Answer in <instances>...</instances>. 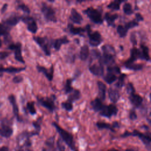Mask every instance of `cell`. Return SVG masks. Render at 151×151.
Masks as SVG:
<instances>
[{"mask_svg": "<svg viewBox=\"0 0 151 151\" xmlns=\"http://www.w3.org/2000/svg\"><path fill=\"white\" fill-rule=\"evenodd\" d=\"M84 28L88 37V41L90 45L94 47L99 46V45H100L103 41L100 32L97 31H93L91 30L90 24L86 25Z\"/></svg>", "mask_w": 151, "mask_h": 151, "instance_id": "6da1fadb", "label": "cell"}, {"mask_svg": "<svg viewBox=\"0 0 151 151\" xmlns=\"http://www.w3.org/2000/svg\"><path fill=\"white\" fill-rule=\"evenodd\" d=\"M52 124L55 128L57 132L59 133L62 140L70 147L71 149L76 151L74 142L73 140V136L67 131L65 130L64 129L61 127L56 122H52Z\"/></svg>", "mask_w": 151, "mask_h": 151, "instance_id": "7a4b0ae2", "label": "cell"}, {"mask_svg": "<svg viewBox=\"0 0 151 151\" xmlns=\"http://www.w3.org/2000/svg\"><path fill=\"white\" fill-rule=\"evenodd\" d=\"M34 41L42 49L45 55L47 56L51 55V48L52 47V39H48L47 37L34 36L32 37Z\"/></svg>", "mask_w": 151, "mask_h": 151, "instance_id": "3957f363", "label": "cell"}, {"mask_svg": "<svg viewBox=\"0 0 151 151\" xmlns=\"http://www.w3.org/2000/svg\"><path fill=\"white\" fill-rule=\"evenodd\" d=\"M83 12L93 23L100 25L103 23L104 20L102 18L101 14L97 9L90 6L84 9Z\"/></svg>", "mask_w": 151, "mask_h": 151, "instance_id": "277c9868", "label": "cell"}, {"mask_svg": "<svg viewBox=\"0 0 151 151\" xmlns=\"http://www.w3.org/2000/svg\"><path fill=\"white\" fill-rule=\"evenodd\" d=\"M41 11L47 22H52L54 23L57 22L55 10L52 6L47 5L45 2H42L41 6Z\"/></svg>", "mask_w": 151, "mask_h": 151, "instance_id": "5b68a950", "label": "cell"}, {"mask_svg": "<svg viewBox=\"0 0 151 151\" xmlns=\"http://www.w3.org/2000/svg\"><path fill=\"white\" fill-rule=\"evenodd\" d=\"M56 98L57 97L54 94H52L50 97H37V100L39 104L47 109L51 113H52L57 108L55 104Z\"/></svg>", "mask_w": 151, "mask_h": 151, "instance_id": "8992f818", "label": "cell"}, {"mask_svg": "<svg viewBox=\"0 0 151 151\" xmlns=\"http://www.w3.org/2000/svg\"><path fill=\"white\" fill-rule=\"evenodd\" d=\"M129 136H137L139 139H140V140L143 142V143L145 145H146L147 146H150V145L151 137H150V134L149 133L144 134V133H142L139 132L137 130H134L133 132H126L121 136L125 137H127Z\"/></svg>", "mask_w": 151, "mask_h": 151, "instance_id": "52a82bcc", "label": "cell"}, {"mask_svg": "<svg viewBox=\"0 0 151 151\" xmlns=\"http://www.w3.org/2000/svg\"><path fill=\"white\" fill-rule=\"evenodd\" d=\"M118 113V109L114 104L109 105L104 104L102 109L99 111L100 116L110 119L113 116H116Z\"/></svg>", "mask_w": 151, "mask_h": 151, "instance_id": "ba28073f", "label": "cell"}, {"mask_svg": "<svg viewBox=\"0 0 151 151\" xmlns=\"http://www.w3.org/2000/svg\"><path fill=\"white\" fill-rule=\"evenodd\" d=\"M21 21L27 25V29L32 34H35L38 30V25L35 20L31 17L26 15L21 17Z\"/></svg>", "mask_w": 151, "mask_h": 151, "instance_id": "9c48e42d", "label": "cell"}, {"mask_svg": "<svg viewBox=\"0 0 151 151\" xmlns=\"http://www.w3.org/2000/svg\"><path fill=\"white\" fill-rule=\"evenodd\" d=\"M99 63L103 66L113 65L115 63V55L108 53H103L99 58Z\"/></svg>", "mask_w": 151, "mask_h": 151, "instance_id": "30bf717a", "label": "cell"}, {"mask_svg": "<svg viewBox=\"0 0 151 151\" xmlns=\"http://www.w3.org/2000/svg\"><path fill=\"white\" fill-rule=\"evenodd\" d=\"M9 49L14 51L15 58L18 61L24 64L25 61L22 57V52H21V44L19 42H17L16 44H11L9 45L8 47Z\"/></svg>", "mask_w": 151, "mask_h": 151, "instance_id": "8fae6325", "label": "cell"}, {"mask_svg": "<svg viewBox=\"0 0 151 151\" xmlns=\"http://www.w3.org/2000/svg\"><path fill=\"white\" fill-rule=\"evenodd\" d=\"M140 59L142 60L141 51L139 48L136 47H133L130 49V56L129 59H127L124 64H130L133 63L136 60Z\"/></svg>", "mask_w": 151, "mask_h": 151, "instance_id": "7c38bea8", "label": "cell"}, {"mask_svg": "<svg viewBox=\"0 0 151 151\" xmlns=\"http://www.w3.org/2000/svg\"><path fill=\"white\" fill-rule=\"evenodd\" d=\"M36 68L37 69V71L39 73H42L45 77L50 81H52L53 79V76H54V66L52 65L50 68H47L46 67L44 66H41L40 65H37L36 66Z\"/></svg>", "mask_w": 151, "mask_h": 151, "instance_id": "4fadbf2b", "label": "cell"}, {"mask_svg": "<svg viewBox=\"0 0 151 151\" xmlns=\"http://www.w3.org/2000/svg\"><path fill=\"white\" fill-rule=\"evenodd\" d=\"M129 100L131 104L136 108L140 107L143 101L142 97L136 93L129 95Z\"/></svg>", "mask_w": 151, "mask_h": 151, "instance_id": "5bb4252c", "label": "cell"}, {"mask_svg": "<svg viewBox=\"0 0 151 151\" xmlns=\"http://www.w3.org/2000/svg\"><path fill=\"white\" fill-rule=\"evenodd\" d=\"M69 18L73 23L76 24H81L83 21L82 15L74 8H71Z\"/></svg>", "mask_w": 151, "mask_h": 151, "instance_id": "9a60e30c", "label": "cell"}, {"mask_svg": "<svg viewBox=\"0 0 151 151\" xmlns=\"http://www.w3.org/2000/svg\"><path fill=\"white\" fill-rule=\"evenodd\" d=\"M70 42V40L68 39L67 36L64 35L63 36L60 38L52 40V47L56 50V51H59L61 48V45L63 44H68Z\"/></svg>", "mask_w": 151, "mask_h": 151, "instance_id": "2e32d148", "label": "cell"}, {"mask_svg": "<svg viewBox=\"0 0 151 151\" xmlns=\"http://www.w3.org/2000/svg\"><path fill=\"white\" fill-rule=\"evenodd\" d=\"M90 72L96 76L101 77L104 74V66L99 64H94L88 67Z\"/></svg>", "mask_w": 151, "mask_h": 151, "instance_id": "e0dca14e", "label": "cell"}, {"mask_svg": "<svg viewBox=\"0 0 151 151\" xmlns=\"http://www.w3.org/2000/svg\"><path fill=\"white\" fill-rule=\"evenodd\" d=\"M67 29L68 31V32L72 35H77L81 37L84 36V33L86 32L85 28L75 27L73 24H71V23H69L67 25Z\"/></svg>", "mask_w": 151, "mask_h": 151, "instance_id": "ac0fdd59", "label": "cell"}, {"mask_svg": "<svg viewBox=\"0 0 151 151\" xmlns=\"http://www.w3.org/2000/svg\"><path fill=\"white\" fill-rule=\"evenodd\" d=\"M21 20V17L18 16L16 14H13L8 17L6 19L3 21V23L7 25L10 28L16 25Z\"/></svg>", "mask_w": 151, "mask_h": 151, "instance_id": "d6986e66", "label": "cell"}, {"mask_svg": "<svg viewBox=\"0 0 151 151\" xmlns=\"http://www.w3.org/2000/svg\"><path fill=\"white\" fill-rule=\"evenodd\" d=\"M108 95L110 100L113 103H116L119 100L120 97L119 90L113 87H110L109 88Z\"/></svg>", "mask_w": 151, "mask_h": 151, "instance_id": "ffe728a7", "label": "cell"}, {"mask_svg": "<svg viewBox=\"0 0 151 151\" xmlns=\"http://www.w3.org/2000/svg\"><path fill=\"white\" fill-rule=\"evenodd\" d=\"M119 15L117 14H111L110 12H106L104 15V19L107 24L109 27H114V23L116 20L118 18ZM103 19V20H104Z\"/></svg>", "mask_w": 151, "mask_h": 151, "instance_id": "44dd1931", "label": "cell"}, {"mask_svg": "<svg viewBox=\"0 0 151 151\" xmlns=\"http://www.w3.org/2000/svg\"><path fill=\"white\" fill-rule=\"evenodd\" d=\"M8 100L9 101V102L11 103L12 106V109H13V111L14 113L15 116V117H17V120L18 121H21L20 120V117L19 116V109H18V106L16 101V99L15 96H14L13 94H11L10 96H8Z\"/></svg>", "mask_w": 151, "mask_h": 151, "instance_id": "7402d4cb", "label": "cell"}, {"mask_svg": "<svg viewBox=\"0 0 151 151\" xmlns=\"http://www.w3.org/2000/svg\"><path fill=\"white\" fill-rule=\"evenodd\" d=\"M97 87L99 91V98L103 101L106 99V85L101 81H97Z\"/></svg>", "mask_w": 151, "mask_h": 151, "instance_id": "603a6c76", "label": "cell"}, {"mask_svg": "<svg viewBox=\"0 0 151 151\" xmlns=\"http://www.w3.org/2000/svg\"><path fill=\"white\" fill-rule=\"evenodd\" d=\"M104 105L103 101L99 97L96 98L90 102L91 109L96 112H99L102 109Z\"/></svg>", "mask_w": 151, "mask_h": 151, "instance_id": "cb8c5ba5", "label": "cell"}, {"mask_svg": "<svg viewBox=\"0 0 151 151\" xmlns=\"http://www.w3.org/2000/svg\"><path fill=\"white\" fill-rule=\"evenodd\" d=\"M90 55V50L89 47L87 45L85 44L81 46L80 52H79V58L81 60L85 61L87 60Z\"/></svg>", "mask_w": 151, "mask_h": 151, "instance_id": "d4e9b609", "label": "cell"}, {"mask_svg": "<svg viewBox=\"0 0 151 151\" xmlns=\"http://www.w3.org/2000/svg\"><path fill=\"white\" fill-rule=\"evenodd\" d=\"M81 97V93L80 90L77 89H74L73 91L70 93L67 97V101L73 103L78 100Z\"/></svg>", "mask_w": 151, "mask_h": 151, "instance_id": "484cf974", "label": "cell"}, {"mask_svg": "<svg viewBox=\"0 0 151 151\" xmlns=\"http://www.w3.org/2000/svg\"><path fill=\"white\" fill-rule=\"evenodd\" d=\"M140 50L141 51L142 60H144L146 61H150V55H149V49L148 47L145 44H141L140 45Z\"/></svg>", "mask_w": 151, "mask_h": 151, "instance_id": "4316f807", "label": "cell"}, {"mask_svg": "<svg viewBox=\"0 0 151 151\" xmlns=\"http://www.w3.org/2000/svg\"><path fill=\"white\" fill-rule=\"evenodd\" d=\"M26 67H8L7 68L1 67V72H6L9 73H17L25 70Z\"/></svg>", "mask_w": 151, "mask_h": 151, "instance_id": "83f0119b", "label": "cell"}, {"mask_svg": "<svg viewBox=\"0 0 151 151\" xmlns=\"http://www.w3.org/2000/svg\"><path fill=\"white\" fill-rule=\"evenodd\" d=\"M13 133V130L8 126H3L0 129V134L5 137H10Z\"/></svg>", "mask_w": 151, "mask_h": 151, "instance_id": "f1b7e54d", "label": "cell"}, {"mask_svg": "<svg viewBox=\"0 0 151 151\" xmlns=\"http://www.w3.org/2000/svg\"><path fill=\"white\" fill-rule=\"evenodd\" d=\"M74 80L73 78H68V79L66 80L65 85H64V88H63V91H64V93L65 94H70L73 91L74 88L72 87L71 84H72V83Z\"/></svg>", "mask_w": 151, "mask_h": 151, "instance_id": "f546056e", "label": "cell"}, {"mask_svg": "<svg viewBox=\"0 0 151 151\" xmlns=\"http://www.w3.org/2000/svg\"><path fill=\"white\" fill-rule=\"evenodd\" d=\"M123 2H125V1H119V0H116L114 1L110 2L108 5H107V8L113 10V11H118L120 9V5Z\"/></svg>", "mask_w": 151, "mask_h": 151, "instance_id": "4dcf8cb0", "label": "cell"}, {"mask_svg": "<svg viewBox=\"0 0 151 151\" xmlns=\"http://www.w3.org/2000/svg\"><path fill=\"white\" fill-rule=\"evenodd\" d=\"M103 79L107 84H111L113 82L116 81V80L117 79V77L116 74L113 73L107 72L106 74L103 77Z\"/></svg>", "mask_w": 151, "mask_h": 151, "instance_id": "1f68e13d", "label": "cell"}, {"mask_svg": "<svg viewBox=\"0 0 151 151\" xmlns=\"http://www.w3.org/2000/svg\"><path fill=\"white\" fill-rule=\"evenodd\" d=\"M124 67L132 71H139L142 70L143 68V65L141 64L136 63H130V64H124Z\"/></svg>", "mask_w": 151, "mask_h": 151, "instance_id": "d6a6232c", "label": "cell"}, {"mask_svg": "<svg viewBox=\"0 0 151 151\" xmlns=\"http://www.w3.org/2000/svg\"><path fill=\"white\" fill-rule=\"evenodd\" d=\"M10 29L11 28L3 22L0 23V35L5 36V38H8L9 37Z\"/></svg>", "mask_w": 151, "mask_h": 151, "instance_id": "836d02e7", "label": "cell"}, {"mask_svg": "<svg viewBox=\"0 0 151 151\" xmlns=\"http://www.w3.org/2000/svg\"><path fill=\"white\" fill-rule=\"evenodd\" d=\"M126 77V74H120V76L117 77V81L115 84L114 86L117 88H122L124 86L125 78Z\"/></svg>", "mask_w": 151, "mask_h": 151, "instance_id": "e575fe53", "label": "cell"}, {"mask_svg": "<svg viewBox=\"0 0 151 151\" xmlns=\"http://www.w3.org/2000/svg\"><path fill=\"white\" fill-rule=\"evenodd\" d=\"M96 126L99 129H109L112 132H114V129L113 127L112 124H110L109 123L98 122L96 123Z\"/></svg>", "mask_w": 151, "mask_h": 151, "instance_id": "d590c367", "label": "cell"}, {"mask_svg": "<svg viewBox=\"0 0 151 151\" xmlns=\"http://www.w3.org/2000/svg\"><path fill=\"white\" fill-rule=\"evenodd\" d=\"M123 11L127 15H130L133 13V10L132 8V5L130 2H126L123 5Z\"/></svg>", "mask_w": 151, "mask_h": 151, "instance_id": "8d00e7d4", "label": "cell"}, {"mask_svg": "<svg viewBox=\"0 0 151 151\" xmlns=\"http://www.w3.org/2000/svg\"><path fill=\"white\" fill-rule=\"evenodd\" d=\"M101 50L103 51V53H108L111 54L113 55L116 54V51L114 47L111 46L109 44H105L101 47Z\"/></svg>", "mask_w": 151, "mask_h": 151, "instance_id": "74e56055", "label": "cell"}, {"mask_svg": "<svg viewBox=\"0 0 151 151\" xmlns=\"http://www.w3.org/2000/svg\"><path fill=\"white\" fill-rule=\"evenodd\" d=\"M117 32L120 38H124L127 35L128 30L126 29L124 25H119L117 27Z\"/></svg>", "mask_w": 151, "mask_h": 151, "instance_id": "f35d334b", "label": "cell"}, {"mask_svg": "<svg viewBox=\"0 0 151 151\" xmlns=\"http://www.w3.org/2000/svg\"><path fill=\"white\" fill-rule=\"evenodd\" d=\"M107 72L111 73L114 74H120L121 70L119 66L117 65H111L107 67Z\"/></svg>", "mask_w": 151, "mask_h": 151, "instance_id": "ab89813d", "label": "cell"}, {"mask_svg": "<svg viewBox=\"0 0 151 151\" xmlns=\"http://www.w3.org/2000/svg\"><path fill=\"white\" fill-rule=\"evenodd\" d=\"M27 109L32 115H34L37 113V111L35 107V103L34 101H29L27 103Z\"/></svg>", "mask_w": 151, "mask_h": 151, "instance_id": "60d3db41", "label": "cell"}, {"mask_svg": "<svg viewBox=\"0 0 151 151\" xmlns=\"http://www.w3.org/2000/svg\"><path fill=\"white\" fill-rule=\"evenodd\" d=\"M90 54V58H91L90 63H91L92 60H96V59L99 60V58H100V57L101 55L100 51L98 50H96V49L91 50V52Z\"/></svg>", "mask_w": 151, "mask_h": 151, "instance_id": "b9f144b4", "label": "cell"}, {"mask_svg": "<svg viewBox=\"0 0 151 151\" xmlns=\"http://www.w3.org/2000/svg\"><path fill=\"white\" fill-rule=\"evenodd\" d=\"M139 25V22H137V21H136L134 19V20H132L129 21L128 22L126 23L124 25V27L126 28V29L127 30H129L131 28H133L134 27H136L137 26Z\"/></svg>", "mask_w": 151, "mask_h": 151, "instance_id": "7bdbcfd3", "label": "cell"}, {"mask_svg": "<svg viewBox=\"0 0 151 151\" xmlns=\"http://www.w3.org/2000/svg\"><path fill=\"white\" fill-rule=\"evenodd\" d=\"M61 107L67 111H71L73 109V103L69 101H64L61 103Z\"/></svg>", "mask_w": 151, "mask_h": 151, "instance_id": "ee69618b", "label": "cell"}, {"mask_svg": "<svg viewBox=\"0 0 151 151\" xmlns=\"http://www.w3.org/2000/svg\"><path fill=\"white\" fill-rule=\"evenodd\" d=\"M18 8L22 10L23 12H24L26 14H29L30 13V9L29 8V7L25 4L24 3H21L18 5Z\"/></svg>", "mask_w": 151, "mask_h": 151, "instance_id": "f6af8a7d", "label": "cell"}, {"mask_svg": "<svg viewBox=\"0 0 151 151\" xmlns=\"http://www.w3.org/2000/svg\"><path fill=\"white\" fill-rule=\"evenodd\" d=\"M126 90L127 93L130 95L132 93H135V88L133 86V84L132 83H128L126 87Z\"/></svg>", "mask_w": 151, "mask_h": 151, "instance_id": "bcb514c9", "label": "cell"}, {"mask_svg": "<svg viewBox=\"0 0 151 151\" xmlns=\"http://www.w3.org/2000/svg\"><path fill=\"white\" fill-rule=\"evenodd\" d=\"M65 58H66L67 62L70 63H73L75 61V59H76V55L74 53L70 52L67 55Z\"/></svg>", "mask_w": 151, "mask_h": 151, "instance_id": "7dc6e473", "label": "cell"}, {"mask_svg": "<svg viewBox=\"0 0 151 151\" xmlns=\"http://www.w3.org/2000/svg\"><path fill=\"white\" fill-rule=\"evenodd\" d=\"M41 120H42V117H40L37 120V121L34 122L32 123V124L34 126V127H35V129L37 130V132H39L40 129H41Z\"/></svg>", "mask_w": 151, "mask_h": 151, "instance_id": "c3c4849f", "label": "cell"}, {"mask_svg": "<svg viewBox=\"0 0 151 151\" xmlns=\"http://www.w3.org/2000/svg\"><path fill=\"white\" fill-rule=\"evenodd\" d=\"M129 117L131 120H135L137 119V115L134 109H131L130 110L129 113Z\"/></svg>", "mask_w": 151, "mask_h": 151, "instance_id": "681fc988", "label": "cell"}, {"mask_svg": "<svg viewBox=\"0 0 151 151\" xmlns=\"http://www.w3.org/2000/svg\"><path fill=\"white\" fill-rule=\"evenodd\" d=\"M130 40L131 43L133 45V46H135L137 45V38H136V35L134 32H132L130 36Z\"/></svg>", "mask_w": 151, "mask_h": 151, "instance_id": "f907efd6", "label": "cell"}, {"mask_svg": "<svg viewBox=\"0 0 151 151\" xmlns=\"http://www.w3.org/2000/svg\"><path fill=\"white\" fill-rule=\"evenodd\" d=\"M57 144V147H58L59 151H65L64 146L63 144V142L60 139L58 140Z\"/></svg>", "mask_w": 151, "mask_h": 151, "instance_id": "816d5d0a", "label": "cell"}, {"mask_svg": "<svg viewBox=\"0 0 151 151\" xmlns=\"http://www.w3.org/2000/svg\"><path fill=\"white\" fill-rule=\"evenodd\" d=\"M22 81H23V77L21 76H16L12 79V81L14 83H19Z\"/></svg>", "mask_w": 151, "mask_h": 151, "instance_id": "f5cc1de1", "label": "cell"}, {"mask_svg": "<svg viewBox=\"0 0 151 151\" xmlns=\"http://www.w3.org/2000/svg\"><path fill=\"white\" fill-rule=\"evenodd\" d=\"M136 21L139 22V21H143V16L139 12L135 14V19Z\"/></svg>", "mask_w": 151, "mask_h": 151, "instance_id": "db71d44e", "label": "cell"}, {"mask_svg": "<svg viewBox=\"0 0 151 151\" xmlns=\"http://www.w3.org/2000/svg\"><path fill=\"white\" fill-rule=\"evenodd\" d=\"M9 55V53L8 52H0V59H4Z\"/></svg>", "mask_w": 151, "mask_h": 151, "instance_id": "11a10c76", "label": "cell"}, {"mask_svg": "<svg viewBox=\"0 0 151 151\" xmlns=\"http://www.w3.org/2000/svg\"><path fill=\"white\" fill-rule=\"evenodd\" d=\"M7 6H8V4H5L4 5V6H2V9H1V12H4L5 11V10L6 9V8H7Z\"/></svg>", "mask_w": 151, "mask_h": 151, "instance_id": "9f6ffc18", "label": "cell"}, {"mask_svg": "<svg viewBox=\"0 0 151 151\" xmlns=\"http://www.w3.org/2000/svg\"><path fill=\"white\" fill-rule=\"evenodd\" d=\"M0 151H9L8 148L6 146H3L0 148Z\"/></svg>", "mask_w": 151, "mask_h": 151, "instance_id": "6f0895ef", "label": "cell"}, {"mask_svg": "<svg viewBox=\"0 0 151 151\" xmlns=\"http://www.w3.org/2000/svg\"><path fill=\"white\" fill-rule=\"evenodd\" d=\"M126 151H136V150L133 149H127L126 150Z\"/></svg>", "mask_w": 151, "mask_h": 151, "instance_id": "680465c9", "label": "cell"}, {"mask_svg": "<svg viewBox=\"0 0 151 151\" xmlns=\"http://www.w3.org/2000/svg\"><path fill=\"white\" fill-rule=\"evenodd\" d=\"M108 151H119V150H117L116 149H111L109 150Z\"/></svg>", "mask_w": 151, "mask_h": 151, "instance_id": "91938a15", "label": "cell"}, {"mask_svg": "<svg viewBox=\"0 0 151 151\" xmlns=\"http://www.w3.org/2000/svg\"><path fill=\"white\" fill-rule=\"evenodd\" d=\"M26 151H32V150H30V149H27Z\"/></svg>", "mask_w": 151, "mask_h": 151, "instance_id": "94428289", "label": "cell"}, {"mask_svg": "<svg viewBox=\"0 0 151 151\" xmlns=\"http://www.w3.org/2000/svg\"><path fill=\"white\" fill-rule=\"evenodd\" d=\"M17 151H24L22 149H19L18 150H17Z\"/></svg>", "mask_w": 151, "mask_h": 151, "instance_id": "6125c7cd", "label": "cell"}, {"mask_svg": "<svg viewBox=\"0 0 151 151\" xmlns=\"http://www.w3.org/2000/svg\"><path fill=\"white\" fill-rule=\"evenodd\" d=\"M1 44H2V43H1V40H0V47L1 46Z\"/></svg>", "mask_w": 151, "mask_h": 151, "instance_id": "be15d7a7", "label": "cell"}, {"mask_svg": "<svg viewBox=\"0 0 151 151\" xmlns=\"http://www.w3.org/2000/svg\"><path fill=\"white\" fill-rule=\"evenodd\" d=\"M1 73V67H0V73ZM1 76V74H0V76Z\"/></svg>", "mask_w": 151, "mask_h": 151, "instance_id": "e7e4bbea", "label": "cell"}]
</instances>
